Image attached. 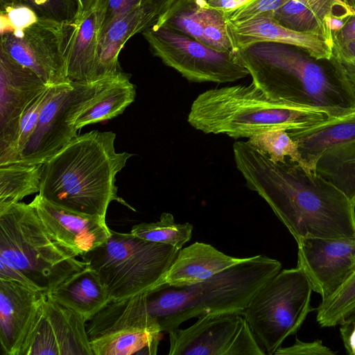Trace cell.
Returning a JSON list of instances; mask_svg holds the SVG:
<instances>
[{
  "mask_svg": "<svg viewBox=\"0 0 355 355\" xmlns=\"http://www.w3.org/2000/svg\"><path fill=\"white\" fill-rule=\"evenodd\" d=\"M227 23L236 50L259 42H275L302 49L317 60H329L333 42L314 33L297 32L280 25L272 16H261L233 24Z\"/></svg>",
  "mask_w": 355,
  "mask_h": 355,
  "instance_id": "obj_20",
  "label": "cell"
},
{
  "mask_svg": "<svg viewBox=\"0 0 355 355\" xmlns=\"http://www.w3.org/2000/svg\"><path fill=\"white\" fill-rule=\"evenodd\" d=\"M282 268L277 259L259 254L245 258L196 284L160 286L145 293L146 306L162 332L210 313H240L258 291Z\"/></svg>",
  "mask_w": 355,
  "mask_h": 355,
  "instance_id": "obj_4",
  "label": "cell"
},
{
  "mask_svg": "<svg viewBox=\"0 0 355 355\" xmlns=\"http://www.w3.org/2000/svg\"><path fill=\"white\" fill-rule=\"evenodd\" d=\"M250 0H205L206 6L223 12L236 8Z\"/></svg>",
  "mask_w": 355,
  "mask_h": 355,
  "instance_id": "obj_42",
  "label": "cell"
},
{
  "mask_svg": "<svg viewBox=\"0 0 355 355\" xmlns=\"http://www.w3.org/2000/svg\"><path fill=\"white\" fill-rule=\"evenodd\" d=\"M340 326V336L347 353L355 355V324L345 322Z\"/></svg>",
  "mask_w": 355,
  "mask_h": 355,
  "instance_id": "obj_40",
  "label": "cell"
},
{
  "mask_svg": "<svg viewBox=\"0 0 355 355\" xmlns=\"http://www.w3.org/2000/svg\"><path fill=\"white\" fill-rule=\"evenodd\" d=\"M336 352L325 346L321 340L303 342L297 338L291 346L279 347L274 355H335Z\"/></svg>",
  "mask_w": 355,
  "mask_h": 355,
  "instance_id": "obj_38",
  "label": "cell"
},
{
  "mask_svg": "<svg viewBox=\"0 0 355 355\" xmlns=\"http://www.w3.org/2000/svg\"><path fill=\"white\" fill-rule=\"evenodd\" d=\"M157 26H166L204 44L202 0L185 1Z\"/></svg>",
  "mask_w": 355,
  "mask_h": 355,
  "instance_id": "obj_31",
  "label": "cell"
},
{
  "mask_svg": "<svg viewBox=\"0 0 355 355\" xmlns=\"http://www.w3.org/2000/svg\"><path fill=\"white\" fill-rule=\"evenodd\" d=\"M104 82V78H98L89 82L50 87L37 126L17 162L43 164L77 137L73 119L83 105L95 96Z\"/></svg>",
  "mask_w": 355,
  "mask_h": 355,
  "instance_id": "obj_12",
  "label": "cell"
},
{
  "mask_svg": "<svg viewBox=\"0 0 355 355\" xmlns=\"http://www.w3.org/2000/svg\"><path fill=\"white\" fill-rule=\"evenodd\" d=\"M297 243V266L322 300L334 294L355 271V238H305Z\"/></svg>",
  "mask_w": 355,
  "mask_h": 355,
  "instance_id": "obj_17",
  "label": "cell"
},
{
  "mask_svg": "<svg viewBox=\"0 0 355 355\" xmlns=\"http://www.w3.org/2000/svg\"><path fill=\"white\" fill-rule=\"evenodd\" d=\"M79 2L80 4V10L78 21L86 17L94 9H95L98 0H79Z\"/></svg>",
  "mask_w": 355,
  "mask_h": 355,
  "instance_id": "obj_43",
  "label": "cell"
},
{
  "mask_svg": "<svg viewBox=\"0 0 355 355\" xmlns=\"http://www.w3.org/2000/svg\"><path fill=\"white\" fill-rule=\"evenodd\" d=\"M313 288L296 268L280 270L266 282L241 312L256 340L269 355L300 329L309 313Z\"/></svg>",
  "mask_w": 355,
  "mask_h": 355,
  "instance_id": "obj_8",
  "label": "cell"
},
{
  "mask_svg": "<svg viewBox=\"0 0 355 355\" xmlns=\"http://www.w3.org/2000/svg\"><path fill=\"white\" fill-rule=\"evenodd\" d=\"M85 323L80 314L46 293L20 355H94Z\"/></svg>",
  "mask_w": 355,
  "mask_h": 355,
  "instance_id": "obj_16",
  "label": "cell"
},
{
  "mask_svg": "<svg viewBox=\"0 0 355 355\" xmlns=\"http://www.w3.org/2000/svg\"><path fill=\"white\" fill-rule=\"evenodd\" d=\"M355 315V271L331 296L322 300L316 320L322 327L340 325Z\"/></svg>",
  "mask_w": 355,
  "mask_h": 355,
  "instance_id": "obj_28",
  "label": "cell"
},
{
  "mask_svg": "<svg viewBox=\"0 0 355 355\" xmlns=\"http://www.w3.org/2000/svg\"><path fill=\"white\" fill-rule=\"evenodd\" d=\"M247 187L270 207L296 242L305 238H355V206L334 185L288 159L271 161L246 141L233 144Z\"/></svg>",
  "mask_w": 355,
  "mask_h": 355,
  "instance_id": "obj_1",
  "label": "cell"
},
{
  "mask_svg": "<svg viewBox=\"0 0 355 355\" xmlns=\"http://www.w3.org/2000/svg\"><path fill=\"white\" fill-rule=\"evenodd\" d=\"M30 203L53 239L76 257L102 245L111 234L105 217L69 210L39 194Z\"/></svg>",
  "mask_w": 355,
  "mask_h": 355,
  "instance_id": "obj_18",
  "label": "cell"
},
{
  "mask_svg": "<svg viewBox=\"0 0 355 355\" xmlns=\"http://www.w3.org/2000/svg\"><path fill=\"white\" fill-rule=\"evenodd\" d=\"M116 135L92 130L78 135L42 167L39 195L69 210L106 217L113 200L130 207L117 195L116 175L132 154L117 153Z\"/></svg>",
  "mask_w": 355,
  "mask_h": 355,
  "instance_id": "obj_3",
  "label": "cell"
},
{
  "mask_svg": "<svg viewBox=\"0 0 355 355\" xmlns=\"http://www.w3.org/2000/svg\"><path fill=\"white\" fill-rule=\"evenodd\" d=\"M150 2H155L157 6V0H98L97 8L101 15L99 37L116 19L128 11Z\"/></svg>",
  "mask_w": 355,
  "mask_h": 355,
  "instance_id": "obj_35",
  "label": "cell"
},
{
  "mask_svg": "<svg viewBox=\"0 0 355 355\" xmlns=\"http://www.w3.org/2000/svg\"><path fill=\"white\" fill-rule=\"evenodd\" d=\"M219 251L210 244L196 241L179 250L161 286H189L244 260Z\"/></svg>",
  "mask_w": 355,
  "mask_h": 355,
  "instance_id": "obj_21",
  "label": "cell"
},
{
  "mask_svg": "<svg viewBox=\"0 0 355 355\" xmlns=\"http://www.w3.org/2000/svg\"><path fill=\"white\" fill-rule=\"evenodd\" d=\"M204 44L219 52H234L236 49L222 11L209 8L202 0Z\"/></svg>",
  "mask_w": 355,
  "mask_h": 355,
  "instance_id": "obj_32",
  "label": "cell"
},
{
  "mask_svg": "<svg viewBox=\"0 0 355 355\" xmlns=\"http://www.w3.org/2000/svg\"><path fill=\"white\" fill-rule=\"evenodd\" d=\"M94 355L157 354L162 333L145 293L112 300L86 325Z\"/></svg>",
  "mask_w": 355,
  "mask_h": 355,
  "instance_id": "obj_10",
  "label": "cell"
},
{
  "mask_svg": "<svg viewBox=\"0 0 355 355\" xmlns=\"http://www.w3.org/2000/svg\"><path fill=\"white\" fill-rule=\"evenodd\" d=\"M159 10L155 2L137 7L116 19L101 35L98 41L97 78L122 71L119 55L125 42L157 21Z\"/></svg>",
  "mask_w": 355,
  "mask_h": 355,
  "instance_id": "obj_23",
  "label": "cell"
},
{
  "mask_svg": "<svg viewBox=\"0 0 355 355\" xmlns=\"http://www.w3.org/2000/svg\"><path fill=\"white\" fill-rule=\"evenodd\" d=\"M89 321L111 300L96 272L86 266L58 285L49 293Z\"/></svg>",
  "mask_w": 355,
  "mask_h": 355,
  "instance_id": "obj_25",
  "label": "cell"
},
{
  "mask_svg": "<svg viewBox=\"0 0 355 355\" xmlns=\"http://www.w3.org/2000/svg\"><path fill=\"white\" fill-rule=\"evenodd\" d=\"M329 61L338 77L355 98V40L343 42L333 40Z\"/></svg>",
  "mask_w": 355,
  "mask_h": 355,
  "instance_id": "obj_33",
  "label": "cell"
},
{
  "mask_svg": "<svg viewBox=\"0 0 355 355\" xmlns=\"http://www.w3.org/2000/svg\"><path fill=\"white\" fill-rule=\"evenodd\" d=\"M247 141L254 148L267 155L274 162L284 163L288 159L308 170L296 141L284 129L263 131L252 135Z\"/></svg>",
  "mask_w": 355,
  "mask_h": 355,
  "instance_id": "obj_29",
  "label": "cell"
},
{
  "mask_svg": "<svg viewBox=\"0 0 355 355\" xmlns=\"http://www.w3.org/2000/svg\"><path fill=\"white\" fill-rule=\"evenodd\" d=\"M38 19L36 15L25 6L1 5V33L23 28Z\"/></svg>",
  "mask_w": 355,
  "mask_h": 355,
  "instance_id": "obj_36",
  "label": "cell"
},
{
  "mask_svg": "<svg viewBox=\"0 0 355 355\" xmlns=\"http://www.w3.org/2000/svg\"><path fill=\"white\" fill-rule=\"evenodd\" d=\"M49 88L50 87L31 103L21 119L18 139L19 160L21 152L37 126L40 114L47 96Z\"/></svg>",
  "mask_w": 355,
  "mask_h": 355,
  "instance_id": "obj_37",
  "label": "cell"
},
{
  "mask_svg": "<svg viewBox=\"0 0 355 355\" xmlns=\"http://www.w3.org/2000/svg\"><path fill=\"white\" fill-rule=\"evenodd\" d=\"M49 86L0 49V166L19 160L21 119Z\"/></svg>",
  "mask_w": 355,
  "mask_h": 355,
  "instance_id": "obj_15",
  "label": "cell"
},
{
  "mask_svg": "<svg viewBox=\"0 0 355 355\" xmlns=\"http://www.w3.org/2000/svg\"><path fill=\"white\" fill-rule=\"evenodd\" d=\"M0 3L25 6L39 19L58 23L77 21L80 10L79 0H0Z\"/></svg>",
  "mask_w": 355,
  "mask_h": 355,
  "instance_id": "obj_30",
  "label": "cell"
},
{
  "mask_svg": "<svg viewBox=\"0 0 355 355\" xmlns=\"http://www.w3.org/2000/svg\"><path fill=\"white\" fill-rule=\"evenodd\" d=\"M101 18L96 6L86 17L69 24L65 66L71 82L97 78Z\"/></svg>",
  "mask_w": 355,
  "mask_h": 355,
  "instance_id": "obj_22",
  "label": "cell"
},
{
  "mask_svg": "<svg viewBox=\"0 0 355 355\" xmlns=\"http://www.w3.org/2000/svg\"><path fill=\"white\" fill-rule=\"evenodd\" d=\"M42 164L16 162L0 166V207L39 193Z\"/></svg>",
  "mask_w": 355,
  "mask_h": 355,
  "instance_id": "obj_26",
  "label": "cell"
},
{
  "mask_svg": "<svg viewBox=\"0 0 355 355\" xmlns=\"http://www.w3.org/2000/svg\"><path fill=\"white\" fill-rule=\"evenodd\" d=\"M142 34L153 55L189 81L225 83L250 75L236 51H215L164 26L153 25Z\"/></svg>",
  "mask_w": 355,
  "mask_h": 355,
  "instance_id": "obj_11",
  "label": "cell"
},
{
  "mask_svg": "<svg viewBox=\"0 0 355 355\" xmlns=\"http://www.w3.org/2000/svg\"><path fill=\"white\" fill-rule=\"evenodd\" d=\"M69 24L38 19L23 28L1 33L0 49L46 85L69 84L65 66Z\"/></svg>",
  "mask_w": 355,
  "mask_h": 355,
  "instance_id": "obj_14",
  "label": "cell"
},
{
  "mask_svg": "<svg viewBox=\"0 0 355 355\" xmlns=\"http://www.w3.org/2000/svg\"><path fill=\"white\" fill-rule=\"evenodd\" d=\"M185 1L187 0H157V4L159 10V17L157 23L154 25L161 24Z\"/></svg>",
  "mask_w": 355,
  "mask_h": 355,
  "instance_id": "obj_41",
  "label": "cell"
},
{
  "mask_svg": "<svg viewBox=\"0 0 355 355\" xmlns=\"http://www.w3.org/2000/svg\"><path fill=\"white\" fill-rule=\"evenodd\" d=\"M193 229L191 223H178L173 214L164 212L159 220L135 225L130 232L143 239L171 245L180 250L191 240Z\"/></svg>",
  "mask_w": 355,
  "mask_h": 355,
  "instance_id": "obj_27",
  "label": "cell"
},
{
  "mask_svg": "<svg viewBox=\"0 0 355 355\" xmlns=\"http://www.w3.org/2000/svg\"><path fill=\"white\" fill-rule=\"evenodd\" d=\"M168 355H264L244 316L210 313L186 329L168 333Z\"/></svg>",
  "mask_w": 355,
  "mask_h": 355,
  "instance_id": "obj_13",
  "label": "cell"
},
{
  "mask_svg": "<svg viewBox=\"0 0 355 355\" xmlns=\"http://www.w3.org/2000/svg\"><path fill=\"white\" fill-rule=\"evenodd\" d=\"M345 322H352V323L355 324V315H353L352 317L349 318L348 320H347Z\"/></svg>",
  "mask_w": 355,
  "mask_h": 355,
  "instance_id": "obj_44",
  "label": "cell"
},
{
  "mask_svg": "<svg viewBox=\"0 0 355 355\" xmlns=\"http://www.w3.org/2000/svg\"><path fill=\"white\" fill-rule=\"evenodd\" d=\"M179 250L111 230L102 245L80 255L98 275L111 300L147 293L162 285Z\"/></svg>",
  "mask_w": 355,
  "mask_h": 355,
  "instance_id": "obj_7",
  "label": "cell"
},
{
  "mask_svg": "<svg viewBox=\"0 0 355 355\" xmlns=\"http://www.w3.org/2000/svg\"><path fill=\"white\" fill-rule=\"evenodd\" d=\"M86 266L53 239L31 203L0 207V278L49 293Z\"/></svg>",
  "mask_w": 355,
  "mask_h": 355,
  "instance_id": "obj_5",
  "label": "cell"
},
{
  "mask_svg": "<svg viewBox=\"0 0 355 355\" xmlns=\"http://www.w3.org/2000/svg\"><path fill=\"white\" fill-rule=\"evenodd\" d=\"M328 118L321 111L271 100L251 83L201 93L193 101L187 121L205 134L248 139L271 129L290 131L306 128Z\"/></svg>",
  "mask_w": 355,
  "mask_h": 355,
  "instance_id": "obj_6",
  "label": "cell"
},
{
  "mask_svg": "<svg viewBox=\"0 0 355 355\" xmlns=\"http://www.w3.org/2000/svg\"><path fill=\"white\" fill-rule=\"evenodd\" d=\"M46 293L0 278V344L5 355H20Z\"/></svg>",
  "mask_w": 355,
  "mask_h": 355,
  "instance_id": "obj_19",
  "label": "cell"
},
{
  "mask_svg": "<svg viewBox=\"0 0 355 355\" xmlns=\"http://www.w3.org/2000/svg\"><path fill=\"white\" fill-rule=\"evenodd\" d=\"M287 132L307 169L334 185L355 206V110Z\"/></svg>",
  "mask_w": 355,
  "mask_h": 355,
  "instance_id": "obj_9",
  "label": "cell"
},
{
  "mask_svg": "<svg viewBox=\"0 0 355 355\" xmlns=\"http://www.w3.org/2000/svg\"><path fill=\"white\" fill-rule=\"evenodd\" d=\"M288 0H250L223 12L227 22L237 24L261 16H272Z\"/></svg>",
  "mask_w": 355,
  "mask_h": 355,
  "instance_id": "obj_34",
  "label": "cell"
},
{
  "mask_svg": "<svg viewBox=\"0 0 355 355\" xmlns=\"http://www.w3.org/2000/svg\"><path fill=\"white\" fill-rule=\"evenodd\" d=\"M135 97L136 87L130 82L129 74L122 71L110 75L95 96L76 114L73 125L78 131L86 125L116 117L135 101Z\"/></svg>",
  "mask_w": 355,
  "mask_h": 355,
  "instance_id": "obj_24",
  "label": "cell"
},
{
  "mask_svg": "<svg viewBox=\"0 0 355 355\" xmlns=\"http://www.w3.org/2000/svg\"><path fill=\"white\" fill-rule=\"evenodd\" d=\"M343 1L349 6L353 14L338 30L332 33V39L340 42L355 40V0Z\"/></svg>",
  "mask_w": 355,
  "mask_h": 355,
  "instance_id": "obj_39",
  "label": "cell"
},
{
  "mask_svg": "<svg viewBox=\"0 0 355 355\" xmlns=\"http://www.w3.org/2000/svg\"><path fill=\"white\" fill-rule=\"evenodd\" d=\"M252 83L271 100L315 110L330 118L355 110V98L327 60H317L302 49L259 42L236 51Z\"/></svg>",
  "mask_w": 355,
  "mask_h": 355,
  "instance_id": "obj_2",
  "label": "cell"
}]
</instances>
